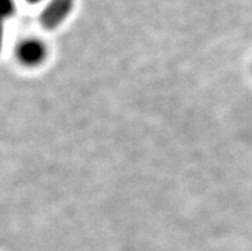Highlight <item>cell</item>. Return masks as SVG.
I'll return each mask as SVG.
<instances>
[{"label":"cell","mask_w":252,"mask_h":251,"mask_svg":"<svg viewBox=\"0 0 252 251\" xmlns=\"http://www.w3.org/2000/svg\"><path fill=\"white\" fill-rule=\"evenodd\" d=\"M16 55L19 63L26 67H37L45 61L48 49L37 38H26L17 46Z\"/></svg>","instance_id":"6da1fadb"},{"label":"cell","mask_w":252,"mask_h":251,"mask_svg":"<svg viewBox=\"0 0 252 251\" xmlns=\"http://www.w3.org/2000/svg\"><path fill=\"white\" fill-rule=\"evenodd\" d=\"M74 0H50L40 16V22L46 30H54L64 22L72 12Z\"/></svg>","instance_id":"7a4b0ae2"},{"label":"cell","mask_w":252,"mask_h":251,"mask_svg":"<svg viewBox=\"0 0 252 251\" xmlns=\"http://www.w3.org/2000/svg\"><path fill=\"white\" fill-rule=\"evenodd\" d=\"M16 13V3L14 0H0V19L10 18Z\"/></svg>","instance_id":"3957f363"},{"label":"cell","mask_w":252,"mask_h":251,"mask_svg":"<svg viewBox=\"0 0 252 251\" xmlns=\"http://www.w3.org/2000/svg\"><path fill=\"white\" fill-rule=\"evenodd\" d=\"M3 40H4V21L0 19V50L3 46Z\"/></svg>","instance_id":"277c9868"},{"label":"cell","mask_w":252,"mask_h":251,"mask_svg":"<svg viewBox=\"0 0 252 251\" xmlns=\"http://www.w3.org/2000/svg\"><path fill=\"white\" fill-rule=\"evenodd\" d=\"M26 1L30 4H36V3H38V1H41V0H26Z\"/></svg>","instance_id":"5b68a950"}]
</instances>
